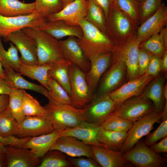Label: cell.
Instances as JSON below:
<instances>
[{"mask_svg":"<svg viewBox=\"0 0 167 167\" xmlns=\"http://www.w3.org/2000/svg\"><path fill=\"white\" fill-rule=\"evenodd\" d=\"M113 4L135 24L140 25V4L137 0H113Z\"/></svg>","mask_w":167,"mask_h":167,"instance_id":"35","label":"cell"},{"mask_svg":"<svg viewBox=\"0 0 167 167\" xmlns=\"http://www.w3.org/2000/svg\"><path fill=\"white\" fill-rule=\"evenodd\" d=\"M165 80L166 75L161 72L149 83L141 95L150 100L154 105L155 110L161 113L167 102L163 94Z\"/></svg>","mask_w":167,"mask_h":167,"instance_id":"24","label":"cell"},{"mask_svg":"<svg viewBox=\"0 0 167 167\" xmlns=\"http://www.w3.org/2000/svg\"><path fill=\"white\" fill-rule=\"evenodd\" d=\"M48 86L49 95L54 101L60 104L72 105L69 94L56 80L49 77Z\"/></svg>","mask_w":167,"mask_h":167,"instance_id":"41","label":"cell"},{"mask_svg":"<svg viewBox=\"0 0 167 167\" xmlns=\"http://www.w3.org/2000/svg\"><path fill=\"white\" fill-rule=\"evenodd\" d=\"M60 49L65 59L85 73L90 68V62L78 44L76 38L69 36L67 39L59 41Z\"/></svg>","mask_w":167,"mask_h":167,"instance_id":"19","label":"cell"},{"mask_svg":"<svg viewBox=\"0 0 167 167\" xmlns=\"http://www.w3.org/2000/svg\"><path fill=\"white\" fill-rule=\"evenodd\" d=\"M166 0L167 1V0Z\"/></svg>","mask_w":167,"mask_h":167,"instance_id":"61","label":"cell"},{"mask_svg":"<svg viewBox=\"0 0 167 167\" xmlns=\"http://www.w3.org/2000/svg\"><path fill=\"white\" fill-rule=\"evenodd\" d=\"M140 43V41L135 36L125 43L115 46L114 49L112 52V59H120L125 63L127 81L139 76L138 62Z\"/></svg>","mask_w":167,"mask_h":167,"instance_id":"9","label":"cell"},{"mask_svg":"<svg viewBox=\"0 0 167 167\" xmlns=\"http://www.w3.org/2000/svg\"><path fill=\"white\" fill-rule=\"evenodd\" d=\"M112 52L96 55L89 60L90 68L86 73V79L91 90L95 93L101 76L110 66Z\"/></svg>","mask_w":167,"mask_h":167,"instance_id":"22","label":"cell"},{"mask_svg":"<svg viewBox=\"0 0 167 167\" xmlns=\"http://www.w3.org/2000/svg\"><path fill=\"white\" fill-rule=\"evenodd\" d=\"M4 69L3 78L11 89L31 90L46 97L49 95L48 90L42 85L28 81L11 68Z\"/></svg>","mask_w":167,"mask_h":167,"instance_id":"27","label":"cell"},{"mask_svg":"<svg viewBox=\"0 0 167 167\" xmlns=\"http://www.w3.org/2000/svg\"><path fill=\"white\" fill-rule=\"evenodd\" d=\"M30 137L20 138L15 135L3 137L0 135V142L6 146L21 148Z\"/></svg>","mask_w":167,"mask_h":167,"instance_id":"47","label":"cell"},{"mask_svg":"<svg viewBox=\"0 0 167 167\" xmlns=\"http://www.w3.org/2000/svg\"><path fill=\"white\" fill-rule=\"evenodd\" d=\"M167 137V102L162 112V119L159 126L151 133L147 135L144 143L150 147L159 140Z\"/></svg>","mask_w":167,"mask_h":167,"instance_id":"42","label":"cell"},{"mask_svg":"<svg viewBox=\"0 0 167 167\" xmlns=\"http://www.w3.org/2000/svg\"><path fill=\"white\" fill-rule=\"evenodd\" d=\"M161 3V0H144L140 4V24L157 11Z\"/></svg>","mask_w":167,"mask_h":167,"instance_id":"43","label":"cell"},{"mask_svg":"<svg viewBox=\"0 0 167 167\" xmlns=\"http://www.w3.org/2000/svg\"><path fill=\"white\" fill-rule=\"evenodd\" d=\"M19 124L8 106L0 114V135L3 137L17 135Z\"/></svg>","mask_w":167,"mask_h":167,"instance_id":"34","label":"cell"},{"mask_svg":"<svg viewBox=\"0 0 167 167\" xmlns=\"http://www.w3.org/2000/svg\"><path fill=\"white\" fill-rule=\"evenodd\" d=\"M150 147L153 151L158 153H167V137L161 139L159 142L154 144Z\"/></svg>","mask_w":167,"mask_h":167,"instance_id":"49","label":"cell"},{"mask_svg":"<svg viewBox=\"0 0 167 167\" xmlns=\"http://www.w3.org/2000/svg\"><path fill=\"white\" fill-rule=\"evenodd\" d=\"M5 167H38L41 159L23 148L6 146Z\"/></svg>","mask_w":167,"mask_h":167,"instance_id":"21","label":"cell"},{"mask_svg":"<svg viewBox=\"0 0 167 167\" xmlns=\"http://www.w3.org/2000/svg\"><path fill=\"white\" fill-rule=\"evenodd\" d=\"M154 77L145 73L128 81L108 94L118 106L129 98L141 95L146 86Z\"/></svg>","mask_w":167,"mask_h":167,"instance_id":"16","label":"cell"},{"mask_svg":"<svg viewBox=\"0 0 167 167\" xmlns=\"http://www.w3.org/2000/svg\"><path fill=\"white\" fill-rule=\"evenodd\" d=\"M103 11L106 19L113 0H92Z\"/></svg>","mask_w":167,"mask_h":167,"instance_id":"50","label":"cell"},{"mask_svg":"<svg viewBox=\"0 0 167 167\" xmlns=\"http://www.w3.org/2000/svg\"><path fill=\"white\" fill-rule=\"evenodd\" d=\"M67 155L57 150H50L41 159L38 167H69L72 165Z\"/></svg>","mask_w":167,"mask_h":167,"instance_id":"33","label":"cell"},{"mask_svg":"<svg viewBox=\"0 0 167 167\" xmlns=\"http://www.w3.org/2000/svg\"><path fill=\"white\" fill-rule=\"evenodd\" d=\"M163 94L165 100L166 101H167V84L166 82L163 87Z\"/></svg>","mask_w":167,"mask_h":167,"instance_id":"55","label":"cell"},{"mask_svg":"<svg viewBox=\"0 0 167 167\" xmlns=\"http://www.w3.org/2000/svg\"><path fill=\"white\" fill-rule=\"evenodd\" d=\"M162 70L161 58L153 55L145 73L149 76L155 77L160 74Z\"/></svg>","mask_w":167,"mask_h":167,"instance_id":"48","label":"cell"},{"mask_svg":"<svg viewBox=\"0 0 167 167\" xmlns=\"http://www.w3.org/2000/svg\"><path fill=\"white\" fill-rule=\"evenodd\" d=\"M35 11L46 19L63 8L61 0H35Z\"/></svg>","mask_w":167,"mask_h":167,"instance_id":"39","label":"cell"},{"mask_svg":"<svg viewBox=\"0 0 167 167\" xmlns=\"http://www.w3.org/2000/svg\"><path fill=\"white\" fill-rule=\"evenodd\" d=\"M21 30L35 41L39 64H50L65 59L60 49L59 40L35 28L27 27Z\"/></svg>","mask_w":167,"mask_h":167,"instance_id":"3","label":"cell"},{"mask_svg":"<svg viewBox=\"0 0 167 167\" xmlns=\"http://www.w3.org/2000/svg\"><path fill=\"white\" fill-rule=\"evenodd\" d=\"M88 6V0H75L58 12L48 17L46 20L47 21L62 20L71 25L79 26V21L87 15Z\"/></svg>","mask_w":167,"mask_h":167,"instance_id":"15","label":"cell"},{"mask_svg":"<svg viewBox=\"0 0 167 167\" xmlns=\"http://www.w3.org/2000/svg\"><path fill=\"white\" fill-rule=\"evenodd\" d=\"M124 158L137 167H163L167 159L152 150L143 142L139 141L129 151L123 154Z\"/></svg>","mask_w":167,"mask_h":167,"instance_id":"8","label":"cell"},{"mask_svg":"<svg viewBox=\"0 0 167 167\" xmlns=\"http://www.w3.org/2000/svg\"><path fill=\"white\" fill-rule=\"evenodd\" d=\"M4 38L17 48L21 54V62L29 65L39 64L35 41L21 30L13 32Z\"/></svg>","mask_w":167,"mask_h":167,"instance_id":"13","label":"cell"},{"mask_svg":"<svg viewBox=\"0 0 167 167\" xmlns=\"http://www.w3.org/2000/svg\"><path fill=\"white\" fill-rule=\"evenodd\" d=\"M35 28L45 32L58 40L67 36L80 38L83 35L80 26L71 25L62 20L47 21L40 27Z\"/></svg>","mask_w":167,"mask_h":167,"instance_id":"25","label":"cell"},{"mask_svg":"<svg viewBox=\"0 0 167 167\" xmlns=\"http://www.w3.org/2000/svg\"><path fill=\"white\" fill-rule=\"evenodd\" d=\"M71 63L64 59L51 64L49 75L56 80L66 91L70 96L69 67Z\"/></svg>","mask_w":167,"mask_h":167,"instance_id":"30","label":"cell"},{"mask_svg":"<svg viewBox=\"0 0 167 167\" xmlns=\"http://www.w3.org/2000/svg\"><path fill=\"white\" fill-rule=\"evenodd\" d=\"M24 91L12 89L9 94L8 107L19 124L25 117L22 109Z\"/></svg>","mask_w":167,"mask_h":167,"instance_id":"36","label":"cell"},{"mask_svg":"<svg viewBox=\"0 0 167 167\" xmlns=\"http://www.w3.org/2000/svg\"><path fill=\"white\" fill-rule=\"evenodd\" d=\"M106 20L109 36L115 46L125 43L135 36L139 26L113 3Z\"/></svg>","mask_w":167,"mask_h":167,"instance_id":"4","label":"cell"},{"mask_svg":"<svg viewBox=\"0 0 167 167\" xmlns=\"http://www.w3.org/2000/svg\"><path fill=\"white\" fill-rule=\"evenodd\" d=\"M117 106L108 94L93 95L91 101L82 109L84 120L101 125Z\"/></svg>","mask_w":167,"mask_h":167,"instance_id":"6","label":"cell"},{"mask_svg":"<svg viewBox=\"0 0 167 167\" xmlns=\"http://www.w3.org/2000/svg\"><path fill=\"white\" fill-rule=\"evenodd\" d=\"M161 59L162 72L166 75L167 71V50L163 54Z\"/></svg>","mask_w":167,"mask_h":167,"instance_id":"53","label":"cell"},{"mask_svg":"<svg viewBox=\"0 0 167 167\" xmlns=\"http://www.w3.org/2000/svg\"><path fill=\"white\" fill-rule=\"evenodd\" d=\"M18 51L16 46L11 42L7 50H6L0 36V62L4 68H11L18 73L21 63Z\"/></svg>","mask_w":167,"mask_h":167,"instance_id":"31","label":"cell"},{"mask_svg":"<svg viewBox=\"0 0 167 167\" xmlns=\"http://www.w3.org/2000/svg\"><path fill=\"white\" fill-rule=\"evenodd\" d=\"M18 73L33 80H36L47 90L48 89L49 79L34 69L31 65L24 63L21 62Z\"/></svg>","mask_w":167,"mask_h":167,"instance_id":"44","label":"cell"},{"mask_svg":"<svg viewBox=\"0 0 167 167\" xmlns=\"http://www.w3.org/2000/svg\"><path fill=\"white\" fill-rule=\"evenodd\" d=\"M60 136L59 132L54 131L48 134L31 137L23 148L29 149L36 156L41 159L50 150Z\"/></svg>","mask_w":167,"mask_h":167,"instance_id":"26","label":"cell"},{"mask_svg":"<svg viewBox=\"0 0 167 167\" xmlns=\"http://www.w3.org/2000/svg\"><path fill=\"white\" fill-rule=\"evenodd\" d=\"M54 149L58 150L71 157L83 156L94 159L91 146L72 136H60L50 149Z\"/></svg>","mask_w":167,"mask_h":167,"instance_id":"18","label":"cell"},{"mask_svg":"<svg viewBox=\"0 0 167 167\" xmlns=\"http://www.w3.org/2000/svg\"><path fill=\"white\" fill-rule=\"evenodd\" d=\"M167 7L162 2L157 11L138 27L135 36L143 42L154 34L159 33L166 25Z\"/></svg>","mask_w":167,"mask_h":167,"instance_id":"17","label":"cell"},{"mask_svg":"<svg viewBox=\"0 0 167 167\" xmlns=\"http://www.w3.org/2000/svg\"><path fill=\"white\" fill-rule=\"evenodd\" d=\"M79 25L82 30L83 35L76 39L89 60L96 55L114 50L115 45L112 40L94 25L84 19L79 21Z\"/></svg>","mask_w":167,"mask_h":167,"instance_id":"1","label":"cell"},{"mask_svg":"<svg viewBox=\"0 0 167 167\" xmlns=\"http://www.w3.org/2000/svg\"><path fill=\"white\" fill-rule=\"evenodd\" d=\"M4 69L0 62V77L3 78L4 75Z\"/></svg>","mask_w":167,"mask_h":167,"instance_id":"58","label":"cell"},{"mask_svg":"<svg viewBox=\"0 0 167 167\" xmlns=\"http://www.w3.org/2000/svg\"><path fill=\"white\" fill-rule=\"evenodd\" d=\"M6 150V146L0 142V153H5Z\"/></svg>","mask_w":167,"mask_h":167,"instance_id":"57","label":"cell"},{"mask_svg":"<svg viewBox=\"0 0 167 167\" xmlns=\"http://www.w3.org/2000/svg\"><path fill=\"white\" fill-rule=\"evenodd\" d=\"M86 0V1H88V0Z\"/></svg>","mask_w":167,"mask_h":167,"instance_id":"60","label":"cell"},{"mask_svg":"<svg viewBox=\"0 0 167 167\" xmlns=\"http://www.w3.org/2000/svg\"><path fill=\"white\" fill-rule=\"evenodd\" d=\"M161 119L162 113L154 110L134 122L120 151L123 154L132 149L142 138L149 133L155 123H160Z\"/></svg>","mask_w":167,"mask_h":167,"instance_id":"10","label":"cell"},{"mask_svg":"<svg viewBox=\"0 0 167 167\" xmlns=\"http://www.w3.org/2000/svg\"><path fill=\"white\" fill-rule=\"evenodd\" d=\"M84 19L109 37L104 13L102 10L92 0H88V12Z\"/></svg>","mask_w":167,"mask_h":167,"instance_id":"32","label":"cell"},{"mask_svg":"<svg viewBox=\"0 0 167 167\" xmlns=\"http://www.w3.org/2000/svg\"><path fill=\"white\" fill-rule=\"evenodd\" d=\"M100 126L84 120L75 126L66 128L60 131V136H72L90 145H102L97 139V133Z\"/></svg>","mask_w":167,"mask_h":167,"instance_id":"23","label":"cell"},{"mask_svg":"<svg viewBox=\"0 0 167 167\" xmlns=\"http://www.w3.org/2000/svg\"><path fill=\"white\" fill-rule=\"evenodd\" d=\"M6 157L5 153H0V167H5Z\"/></svg>","mask_w":167,"mask_h":167,"instance_id":"54","label":"cell"},{"mask_svg":"<svg viewBox=\"0 0 167 167\" xmlns=\"http://www.w3.org/2000/svg\"><path fill=\"white\" fill-rule=\"evenodd\" d=\"M35 12V2L25 3L18 0H0V14L3 16L16 17Z\"/></svg>","mask_w":167,"mask_h":167,"instance_id":"28","label":"cell"},{"mask_svg":"<svg viewBox=\"0 0 167 167\" xmlns=\"http://www.w3.org/2000/svg\"><path fill=\"white\" fill-rule=\"evenodd\" d=\"M48 102L44 107L46 115L51 122L54 131L60 132L75 126L84 121L82 109L71 105L59 103L49 95Z\"/></svg>","mask_w":167,"mask_h":167,"instance_id":"2","label":"cell"},{"mask_svg":"<svg viewBox=\"0 0 167 167\" xmlns=\"http://www.w3.org/2000/svg\"><path fill=\"white\" fill-rule=\"evenodd\" d=\"M72 166L76 167H101L94 159L85 156L69 157Z\"/></svg>","mask_w":167,"mask_h":167,"instance_id":"46","label":"cell"},{"mask_svg":"<svg viewBox=\"0 0 167 167\" xmlns=\"http://www.w3.org/2000/svg\"><path fill=\"white\" fill-rule=\"evenodd\" d=\"M70 95L72 105L82 109L92 98L94 94L86 79V73L71 63L69 70Z\"/></svg>","mask_w":167,"mask_h":167,"instance_id":"5","label":"cell"},{"mask_svg":"<svg viewBox=\"0 0 167 167\" xmlns=\"http://www.w3.org/2000/svg\"><path fill=\"white\" fill-rule=\"evenodd\" d=\"M110 66L104 73L94 95L109 94L122 85L126 79V67L124 62L111 59Z\"/></svg>","mask_w":167,"mask_h":167,"instance_id":"11","label":"cell"},{"mask_svg":"<svg viewBox=\"0 0 167 167\" xmlns=\"http://www.w3.org/2000/svg\"><path fill=\"white\" fill-rule=\"evenodd\" d=\"M75 0H61L63 6V8Z\"/></svg>","mask_w":167,"mask_h":167,"instance_id":"56","label":"cell"},{"mask_svg":"<svg viewBox=\"0 0 167 167\" xmlns=\"http://www.w3.org/2000/svg\"><path fill=\"white\" fill-rule=\"evenodd\" d=\"M23 112L25 116H36L46 115L45 107L25 90L23 92L22 103Z\"/></svg>","mask_w":167,"mask_h":167,"instance_id":"38","label":"cell"},{"mask_svg":"<svg viewBox=\"0 0 167 167\" xmlns=\"http://www.w3.org/2000/svg\"><path fill=\"white\" fill-rule=\"evenodd\" d=\"M139 48L149 51L161 58L167 50V46L162 41L159 33L153 34L139 45Z\"/></svg>","mask_w":167,"mask_h":167,"instance_id":"37","label":"cell"},{"mask_svg":"<svg viewBox=\"0 0 167 167\" xmlns=\"http://www.w3.org/2000/svg\"><path fill=\"white\" fill-rule=\"evenodd\" d=\"M137 1L140 3H141L144 0H137Z\"/></svg>","mask_w":167,"mask_h":167,"instance_id":"59","label":"cell"},{"mask_svg":"<svg viewBox=\"0 0 167 167\" xmlns=\"http://www.w3.org/2000/svg\"><path fill=\"white\" fill-rule=\"evenodd\" d=\"M11 89L3 78L0 77V95L2 94L9 95Z\"/></svg>","mask_w":167,"mask_h":167,"instance_id":"51","label":"cell"},{"mask_svg":"<svg viewBox=\"0 0 167 167\" xmlns=\"http://www.w3.org/2000/svg\"><path fill=\"white\" fill-rule=\"evenodd\" d=\"M46 21L45 19L36 12L16 17H6L0 14V36L4 38L11 32L25 28H36Z\"/></svg>","mask_w":167,"mask_h":167,"instance_id":"12","label":"cell"},{"mask_svg":"<svg viewBox=\"0 0 167 167\" xmlns=\"http://www.w3.org/2000/svg\"><path fill=\"white\" fill-rule=\"evenodd\" d=\"M9 100L8 95L2 94L0 95V114L8 107Z\"/></svg>","mask_w":167,"mask_h":167,"instance_id":"52","label":"cell"},{"mask_svg":"<svg viewBox=\"0 0 167 167\" xmlns=\"http://www.w3.org/2000/svg\"><path fill=\"white\" fill-rule=\"evenodd\" d=\"M54 131L50 121L45 115L25 116L19 124L18 137H33L50 133Z\"/></svg>","mask_w":167,"mask_h":167,"instance_id":"14","label":"cell"},{"mask_svg":"<svg viewBox=\"0 0 167 167\" xmlns=\"http://www.w3.org/2000/svg\"><path fill=\"white\" fill-rule=\"evenodd\" d=\"M127 135V132H118L105 130L100 126L97 135L99 143L111 149L120 151Z\"/></svg>","mask_w":167,"mask_h":167,"instance_id":"29","label":"cell"},{"mask_svg":"<svg viewBox=\"0 0 167 167\" xmlns=\"http://www.w3.org/2000/svg\"><path fill=\"white\" fill-rule=\"evenodd\" d=\"M153 55L149 51L139 48V56L138 62L139 76L146 73L150 59Z\"/></svg>","mask_w":167,"mask_h":167,"instance_id":"45","label":"cell"},{"mask_svg":"<svg viewBox=\"0 0 167 167\" xmlns=\"http://www.w3.org/2000/svg\"><path fill=\"white\" fill-rule=\"evenodd\" d=\"M94 159L101 167H127L133 165L126 160L120 151L109 149L102 145H91Z\"/></svg>","mask_w":167,"mask_h":167,"instance_id":"20","label":"cell"},{"mask_svg":"<svg viewBox=\"0 0 167 167\" xmlns=\"http://www.w3.org/2000/svg\"><path fill=\"white\" fill-rule=\"evenodd\" d=\"M133 122L113 113L101 126L104 129L109 131L126 132L131 127Z\"/></svg>","mask_w":167,"mask_h":167,"instance_id":"40","label":"cell"},{"mask_svg":"<svg viewBox=\"0 0 167 167\" xmlns=\"http://www.w3.org/2000/svg\"><path fill=\"white\" fill-rule=\"evenodd\" d=\"M154 110L152 102L140 95L126 100L116 107L113 113L134 122Z\"/></svg>","mask_w":167,"mask_h":167,"instance_id":"7","label":"cell"}]
</instances>
